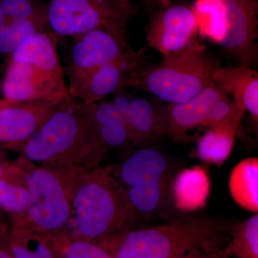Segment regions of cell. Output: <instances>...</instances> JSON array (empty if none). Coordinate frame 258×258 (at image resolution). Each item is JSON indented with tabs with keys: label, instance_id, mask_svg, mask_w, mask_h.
<instances>
[{
	"label": "cell",
	"instance_id": "6da1fadb",
	"mask_svg": "<svg viewBox=\"0 0 258 258\" xmlns=\"http://www.w3.org/2000/svg\"><path fill=\"white\" fill-rule=\"evenodd\" d=\"M107 149L69 96L19 152L42 167L82 174L100 166Z\"/></svg>",
	"mask_w": 258,
	"mask_h": 258
},
{
	"label": "cell",
	"instance_id": "7a4b0ae2",
	"mask_svg": "<svg viewBox=\"0 0 258 258\" xmlns=\"http://www.w3.org/2000/svg\"><path fill=\"white\" fill-rule=\"evenodd\" d=\"M137 212L112 167L83 173L75 185L69 221L63 230L71 238L98 242L136 228Z\"/></svg>",
	"mask_w": 258,
	"mask_h": 258
},
{
	"label": "cell",
	"instance_id": "3957f363",
	"mask_svg": "<svg viewBox=\"0 0 258 258\" xmlns=\"http://www.w3.org/2000/svg\"><path fill=\"white\" fill-rule=\"evenodd\" d=\"M57 35L35 32L7 57L3 98L15 103L61 102L69 96L64 70L57 54Z\"/></svg>",
	"mask_w": 258,
	"mask_h": 258
},
{
	"label": "cell",
	"instance_id": "277c9868",
	"mask_svg": "<svg viewBox=\"0 0 258 258\" xmlns=\"http://www.w3.org/2000/svg\"><path fill=\"white\" fill-rule=\"evenodd\" d=\"M221 232L212 219H180L126 231L95 243L113 258H178L194 251H218Z\"/></svg>",
	"mask_w": 258,
	"mask_h": 258
},
{
	"label": "cell",
	"instance_id": "5b68a950",
	"mask_svg": "<svg viewBox=\"0 0 258 258\" xmlns=\"http://www.w3.org/2000/svg\"><path fill=\"white\" fill-rule=\"evenodd\" d=\"M218 66L196 40L184 50L163 56L159 63L141 64L129 76L128 87L150 93L166 104H179L213 83Z\"/></svg>",
	"mask_w": 258,
	"mask_h": 258
},
{
	"label": "cell",
	"instance_id": "8992f818",
	"mask_svg": "<svg viewBox=\"0 0 258 258\" xmlns=\"http://www.w3.org/2000/svg\"><path fill=\"white\" fill-rule=\"evenodd\" d=\"M16 164L25 173L30 203L23 214L13 216L12 227L41 235L63 230L71 214L75 185L83 173L38 167L23 156Z\"/></svg>",
	"mask_w": 258,
	"mask_h": 258
},
{
	"label": "cell",
	"instance_id": "52a82bcc",
	"mask_svg": "<svg viewBox=\"0 0 258 258\" xmlns=\"http://www.w3.org/2000/svg\"><path fill=\"white\" fill-rule=\"evenodd\" d=\"M132 13L129 0H50L47 28L76 38L98 28H125Z\"/></svg>",
	"mask_w": 258,
	"mask_h": 258
},
{
	"label": "cell",
	"instance_id": "ba28073f",
	"mask_svg": "<svg viewBox=\"0 0 258 258\" xmlns=\"http://www.w3.org/2000/svg\"><path fill=\"white\" fill-rule=\"evenodd\" d=\"M144 49H128L118 59L103 64L87 74L69 81V96L82 103H92L106 99L111 94L128 87L129 76L144 62Z\"/></svg>",
	"mask_w": 258,
	"mask_h": 258
},
{
	"label": "cell",
	"instance_id": "9c48e42d",
	"mask_svg": "<svg viewBox=\"0 0 258 258\" xmlns=\"http://www.w3.org/2000/svg\"><path fill=\"white\" fill-rule=\"evenodd\" d=\"M125 28H98L74 39L69 62L64 70L68 80L81 77L103 64L113 62L128 49Z\"/></svg>",
	"mask_w": 258,
	"mask_h": 258
},
{
	"label": "cell",
	"instance_id": "30bf717a",
	"mask_svg": "<svg viewBox=\"0 0 258 258\" xmlns=\"http://www.w3.org/2000/svg\"><path fill=\"white\" fill-rule=\"evenodd\" d=\"M199 28L195 10L185 5H173L156 15L148 25V46L162 56L176 53L196 41Z\"/></svg>",
	"mask_w": 258,
	"mask_h": 258
},
{
	"label": "cell",
	"instance_id": "8fae6325",
	"mask_svg": "<svg viewBox=\"0 0 258 258\" xmlns=\"http://www.w3.org/2000/svg\"><path fill=\"white\" fill-rule=\"evenodd\" d=\"M225 12L224 34L219 43L239 64L250 66L256 52L257 0H220Z\"/></svg>",
	"mask_w": 258,
	"mask_h": 258
},
{
	"label": "cell",
	"instance_id": "7c38bea8",
	"mask_svg": "<svg viewBox=\"0 0 258 258\" xmlns=\"http://www.w3.org/2000/svg\"><path fill=\"white\" fill-rule=\"evenodd\" d=\"M123 91L115 93L111 101L124 120L131 144L142 145L168 134L167 104L156 98H132Z\"/></svg>",
	"mask_w": 258,
	"mask_h": 258
},
{
	"label": "cell",
	"instance_id": "4fadbf2b",
	"mask_svg": "<svg viewBox=\"0 0 258 258\" xmlns=\"http://www.w3.org/2000/svg\"><path fill=\"white\" fill-rule=\"evenodd\" d=\"M61 102L16 103L0 109V150H20L55 113Z\"/></svg>",
	"mask_w": 258,
	"mask_h": 258
},
{
	"label": "cell",
	"instance_id": "5bb4252c",
	"mask_svg": "<svg viewBox=\"0 0 258 258\" xmlns=\"http://www.w3.org/2000/svg\"><path fill=\"white\" fill-rule=\"evenodd\" d=\"M229 96L215 83H212L191 99L179 104H167L169 132L174 142H187L189 132L203 128L217 102Z\"/></svg>",
	"mask_w": 258,
	"mask_h": 258
},
{
	"label": "cell",
	"instance_id": "9a60e30c",
	"mask_svg": "<svg viewBox=\"0 0 258 258\" xmlns=\"http://www.w3.org/2000/svg\"><path fill=\"white\" fill-rule=\"evenodd\" d=\"M245 109L235 100L231 101L227 116L206 128L197 140L195 155L199 159L220 167L231 155L236 135Z\"/></svg>",
	"mask_w": 258,
	"mask_h": 258
},
{
	"label": "cell",
	"instance_id": "2e32d148",
	"mask_svg": "<svg viewBox=\"0 0 258 258\" xmlns=\"http://www.w3.org/2000/svg\"><path fill=\"white\" fill-rule=\"evenodd\" d=\"M212 81L232 99L249 112L254 124L258 122V73L250 66L218 67L212 74Z\"/></svg>",
	"mask_w": 258,
	"mask_h": 258
},
{
	"label": "cell",
	"instance_id": "e0dca14e",
	"mask_svg": "<svg viewBox=\"0 0 258 258\" xmlns=\"http://www.w3.org/2000/svg\"><path fill=\"white\" fill-rule=\"evenodd\" d=\"M77 104L80 111L91 123L107 147L121 148L130 145L124 120L112 101L104 99Z\"/></svg>",
	"mask_w": 258,
	"mask_h": 258
},
{
	"label": "cell",
	"instance_id": "ac0fdd59",
	"mask_svg": "<svg viewBox=\"0 0 258 258\" xmlns=\"http://www.w3.org/2000/svg\"><path fill=\"white\" fill-rule=\"evenodd\" d=\"M113 175L125 190L142 183L169 174L165 156L152 148H145L129 156Z\"/></svg>",
	"mask_w": 258,
	"mask_h": 258
},
{
	"label": "cell",
	"instance_id": "d6986e66",
	"mask_svg": "<svg viewBox=\"0 0 258 258\" xmlns=\"http://www.w3.org/2000/svg\"><path fill=\"white\" fill-rule=\"evenodd\" d=\"M210 192V181L206 171L199 166L180 171L172 185L176 208L191 211L203 208Z\"/></svg>",
	"mask_w": 258,
	"mask_h": 258
},
{
	"label": "cell",
	"instance_id": "ffe728a7",
	"mask_svg": "<svg viewBox=\"0 0 258 258\" xmlns=\"http://www.w3.org/2000/svg\"><path fill=\"white\" fill-rule=\"evenodd\" d=\"M229 191L239 206L258 212V159L249 157L240 161L231 171Z\"/></svg>",
	"mask_w": 258,
	"mask_h": 258
},
{
	"label": "cell",
	"instance_id": "44dd1931",
	"mask_svg": "<svg viewBox=\"0 0 258 258\" xmlns=\"http://www.w3.org/2000/svg\"><path fill=\"white\" fill-rule=\"evenodd\" d=\"M170 179L168 174L125 190L136 211L147 214L160 212L167 201Z\"/></svg>",
	"mask_w": 258,
	"mask_h": 258
},
{
	"label": "cell",
	"instance_id": "7402d4cb",
	"mask_svg": "<svg viewBox=\"0 0 258 258\" xmlns=\"http://www.w3.org/2000/svg\"><path fill=\"white\" fill-rule=\"evenodd\" d=\"M6 240L14 258H58L45 235L12 227Z\"/></svg>",
	"mask_w": 258,
	"mask_h": 258
},
{
	"label": "cell",
	"instance_id": "603a6c76",
	"mask_svg": "<svg viewBox=\"0 0 258 258\" xmlns=\"http://www.w3.org/2000/svg\"><path fill=\"white\" fill-rule=\"evenodd\" d=\"M231 240L222 254L235 258H258V215L241 220L232 227Z\"/></svg>",
	"mask_w": 258,
	"mask_h": 258
},
{
	"label": "cell",
	"instance_id": "cb8c5ba5",
	"mask_svg": "<svg viewBox=\"0 0 258 258\" xmlns=\"http://www.w3.org/2000/svg\"><path fill=\"white\" fill-rule=\"evenodd\" d=\"M47 28V23L40 20L9 19L0 25V56L6 60L32 33Z\"/></svg>",
	"mask_w": 258,
	"mask_h": 258
},
{
	"label": "cell",
	"instance_id": "d4e9b609",
	"mask_svg": "<svg viewBox=\"0 0 258 258\" xmlns=\"http://www.w3.org/2000/svg\"><path fill=\"white\" fill-rule=\"evenodd\" d=\"M45 235L58 258H113L99 244L71 238L61 231Z\"/></svg>",
	"mask_w": 258,
	"mask_h": 258
},
{
	"label": "cell",
	"instance_id": "484cf974",
	"mask_svg": "<svg viewBox=\"0 0 258 258\" xmlns=\"http://www.w3.org/2000/svg\"><path fill=\"white\" fill-rule=\"evenodd\" d=\"M30 203V195L22 169L0 180V208L17 216L26 211Z\"/></svg>",
	"mask_w": 258,
	"mask_h": 258
},
{
	"label": "cell",
	"instance_id": "4316f807",
	"mask_svg": "<svg viewBox=\"0 0 258 258\" xmlns=\"http://www.w3.org/2000/svg\"><path fill=\"white\" fill-rule=\"evenodd\" d=\"M10 19L40 20L47 23V5L40 0H0Z\"/></svg>",
	"mask_w": 258,
	"mask_h": 258
},
{
	"label": "cell",
	"instance_id": "83f0119b",
	"mask_svg": "<svg viewBox=\"0 0 258 258\" xmlns=\"http://www.w3.org/2000/svg\"><path fill=\"white\" fill-rule=\"evenodd\" d=\"M16 169V165L5 161L3 150H0V180L9 177Z\"/></svg>",
	"mask_w": 258,
	"mask_h": 258
},
{
	"label": "cell",
	"instance_id": "f1b7e54d",
	"mask_svg": "<svg viewBox=\"0 0 258 258\" xmlns=\"http://www.w3.org/2000/svg\"><path fill=\"white\" fill-rule=\"evenodd\" d=\"M178 258H222L220 251H194Z\"/></svg>",
	"mask_w": 258,
	"mask_h": 258
},
{
	"label": "cell",
	"instance_id": "f546056e",
	"mask_svg": "<svg viewBox=\"0 0 258 258\" xmlns=\"http://www.w3.org/2000/svg\"><path fill=\"white\" fill-rule=\"evenodd\" d=\"M6 235H0V258H14L8 248Z\"/></svg>",
	"mask_w": 258,
	"mask_h": 258
},
{
	"label": "cell",
	"instance_id": "4dcf8cb0",
	"mask_svg": "<svg viewBox=\"0 0 258 258\" xmlns=\"http://www.w3.org/2000/svg\"><path fill=\"white\" fill-rule=\"evenodd\" d=\"M9 18L7 16L6 13H5L4 10L2 8L1 5H0V25H3L6 23L8 20H9Z\"/></svg>",
	"mask_w": 258,
	"mask_h": 258
},
{
	"label": "cell",
	"instance_id": "1f68e13d",
	"mask_svg": "<svg viewBox=\"0 0 258 258\" xmlns=\"http://www.w3.org/2000/svg\"><path fill=\"white\" fill-rule=\"evenodd\" d=\"M14 103H15V102L7 101V100L4 99L3 98H0V109L5 108V107L10 106V105L14 104Z\"/></svg>",
	"mask_w": 258,
	"mask_h": 258
},
{
	"label": "cell",
	"instance_id": "d6a6232c",
	"mask_svg": "<svg viewBox=\"0 0 258 258\" xmlns=\"http://www.w3.org/2000/svg\"><path fill=\"white\" fill-rule=\"evenodd\" d=\"M5 64H0V87H1L2 80H3V74H4Z\"/></svg>",
	"mask_w": 258,
	"mask_h": 258
},
{
	"label": "cell",
	"instance_id": "836d02e7",
	"mask_svg": "<svg viewBox=\"0 0 258 258\" xmlns=\"http://www.w3.org/2000/svg\"><path fill=\"white\" fill-rule=\"evenodd\" d=\"M221 254H222V258H230V257H227V256L224 255V254H222V252H221Z\"/></svg>",
	"mask_w": 258,
	"mask_h": 258
}]
</instances>
